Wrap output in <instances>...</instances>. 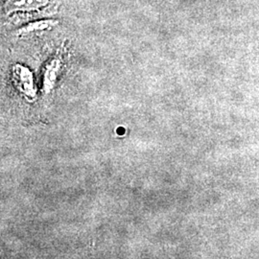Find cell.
<instances>
[{"instance_id": "6da1fadb", "label": "cell", "mask_w": 259, "mask_h": 259, "mask_svg": "<svg viewBox=\"0 0 259 259\" xmlns=\"http://www.w3.org/2000/svg\"><path fill=\"white\" fill-rule=\"evenodd\" d=\"M12 75L13 81L19 93L28 101H34L37 97V90L32 71L25 65L17 64L12 68Z\"/></svg>"}, {"instance_id": "7a4b0ae2", "label": "cell", "mask_w": 259, "mask_h": 259, "mask_svg": "<svg viewBox=\"0 0 259 259\" xmlns=\"http://www.w3.org/2000/svg\"><path fill=\"white\" fill-rule=\"evenodd\" d=\"M63 62L60 58H53L47 64L44 73V91L46 93H50L55 88L59 75L62 71Z\"/></svg>"}, {"instance_id": "277c9868", "label": "cell", "mask_w": 259, "mask_h": 259, "mask_svg": "<svg viewBox=\"0 0 259 259\" xmlns=\"http://www.w3.org/2000/svg\"><path fill=\"white\" fill-rule=\"evenodd\" d=\"M50 0H13L12 7L14 9L30 10L41 9L49 4Z\"/></svg>"}, {"instance_id": "3957f363", "label": "cell", "mask_w": 259, "mask_h": 259, "mask_svg": "<svg viewBox=\"0 0 259 259\" xmlns=\"http://www.w3.org/2000/svg\"><path fill=\"white\" fill-rule=\"evenodd\" d=\"M58 24H59V21L57 19H37V20L30 21L26 24H24L23 26H21L17 31V34L18 36H27L37 32H47V31L52 30Z\"/></svg>"}]
</instances>
